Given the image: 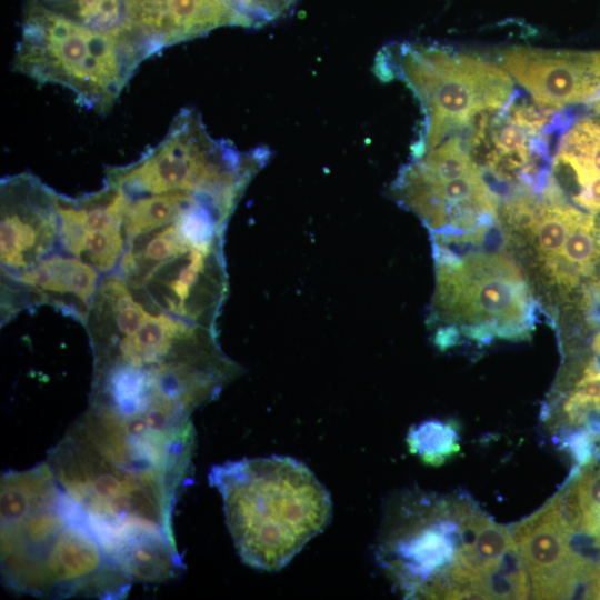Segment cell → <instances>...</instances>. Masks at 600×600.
Returning a JSON list of instances; mask_svg holds the SVG:
<instances>
[{
	"label": "cell",
	"instance_id": "obj_3",
	"mask_svg": "<svg viewBox=\"0 0 600 600\" xmlns=\"http://www.w3.org/2000/svg\"><path fill=\"white\" fill-rule=\"evenodd\" d=\"M374 554L406 598L530 596L511 531L462 494L406 490L389 499Z\"/></svg>",
	"mask_w": 600,
	"mask_h": 600
},
{
	"label": "cell",
	"instance_id": "obj_15",
	"mask_svg": "<svg viewBox=\"0 0 600 600\" xmlns=\"http://www.w3.org/2000/svg\"><path fill=\"white\" fill-rule=\"evenodd\" d=\"M73 23L99 30L128 26L127 0H27Z\"/></svg>",
	"mask_w": 600,
	"mask_h": 600
},
{
	"label": "cell",
	"instance_id": "obj_18",
	"mask_svg": "<svg viewBox=\"0 0 600 600\" xmlns=\"http://www.w3.org/2000/svg\"><path fill=\"white\" fill-rule=\"evenodd\" d=\"M590 110L593 111L594 113L600 114V102L590 107Z\"/></svg>",
	"mask_w": 600,
	"mask_h": 600
},
{
	"label": "cell",
	"instance_id": "obj_9",
	"mask_svg": "<svg viewBox=\"0 0 600 600\" xmlns=\"http://www.w3.org/2000/svg\"><path fill=\"white\" fill-rule=\"evenodd\" d=\"M390 193L432 232L434 243L481 236L497 218V194L458 134L403 166Z\"/></svg>",
	"mask_w": 600,
	"mask_h": 600
},
{
	"label": "cell",
	"instance_id": "obj_10",
	"mask_svg": "<svg viewBox=\"0 0 600 600\" xmlns=\"http://www.w3.org/2000/svg\"><path fill=\"white\" fill-rule=\"evenodd\" d=\"M0 193L1 278H11L54 250L59 240L58 192L22 172L2 179Z\"/></svg>",
	"mask_w": 600,
	"mask_h": 600
},
{
	"label": "cell",
	"instance_id": "obj_14",
	"mask_svg": "<svg viewBox=\"0 0 600 600\" xmlns=\"http://www.w3.org/2000/svg\"><path fill=\"white\" fill-rule=\"evenodd\" d=\"M600 257V221L583 212L568 234L556 263L547 271L561 287H574L589 274Z\"/></svg>",
	"mask_w": 600,
	"mask_h": 600
},
{
	"label": "cell",
	"instance_id": "obj_4",
	"mask_svg": "<svg viewBox=\"0 0 600 600\" xmlns=\"http://www.w3.org/2000/svg\"><path fill=\"white\" fill-rule=\"evenodd\" d=\"M1 577L20 594L119 600L133 580L106 551L47 461L1 476Z\"/></svg>",
	"mask_w": 600,
	"mask_h": 600
},
{
	"label": "cell",
	"instance_id": "obj_2",
	"mask_svg": "<svg viewBox=\"0 0 600 600\" xmlns=\"http://www.w3.org/2000/svg\"><path fill=\"white\" fill-rule=\"evenodd\" d=\"M84 327L94 409L190 421L242 371L221 350L216 329L149 312L113 272L101 278Z\"/></svg>",
	"mask_w": 600,
	"mask_h": 600
},
{
	"label": "cell",
	"instance_id": "obj_8",
	"mask_svg": "<svg viewBox=\"0 0 600 600\" xmlns=\"http://www.w3.org/2000/svg\"><path fill=\"white\" fill-rule=\"evenodd\" d=\"M436 288L431 319L447 324L436 334L442 344L453 328L478 340L517 339L532 324V297L514 263L501 254L459 258L436 246Z\"/></svg>",
	"mask_w": 600,
	"mask_h": 600
},
{
	"label": "cell",
	"instance_id": "obj_7",
	"mask_svg": "<svg viewBox=\"0 0 600 600\" xmlns=\"http://www.w3.org/2000/svg\"><path fill=\"white\" fill-rule=\"evenodd\" d=\"M374 72L382 80L404 82L420 103L423 123L412 157L457 134L479 114L508 108L517 97L502 67L446 47L389 44L379 52Z\"/></svg>",
	"mask_w": 600,
	"mask_h": 600
},
{
	"label": "cell",
	"instance_id": "obj_13",
	"mask_svg": "<svg viewBox=\"0 0 600 600\" xmlns=\"http://www.w3.org/2000/svg\"><path fill=\"white\" fill-rule=\"evenodd\" d=\"M542 138L516 122L506 108L493 116H481L468 149L482 152L488 168L506 178L512 172H527L532 156H540L547 148Z\"/></svg>",
	"mask_w": 600,
	"mask_h": 600
},
{
	"label": "cell",
	"instance_id": "obj_5",
	"mask_svg": "<svg viewBox=\"0 0 600 600\" xmlns=\"http://www.w3.org/2000/svg\"><path fill=\"white\" fill-rule=\"evenodd\" d=\"M209 483L222 498L238 554L254 569L276 571L287 566L332 517L329 491L291 457L216 464Z\"/></svg>",
	"mask_w": 600,
	"mask_h": 600
},
{
	"label": "cell",
	"instance_id": "obj_16",
	"mask_svg": "<svg viewBox=\"0 0 600 600\" xmlns=\"http://www.w3.org/2000/svg\"><path fill=\"white\" fill-rule=\"evenodd\" d=\"M459 437L451 424L437 420L412 428L407 437L409 449L423 462L439 466L460 449Z\"/></svg>",
	"mask_w": 600,
	"mask_h": 600
},
{
	"label": "cell",
	"instance_id": "obj_12",
	"mask_svg": "<svg viewBox=\"0 0 600 600\" xmlns=\"http://www.w3.org/2000/svg\"><path fill=\"white\" fill-rule=\"evenodd\" d=\"M128 24L158 52L221 27L251 28L227 0H127Z\"/></svg>",
	"mask_w": 600,
	"mask_h": 600
},
{
	"label": "cell",
	"instance_id": "obj_1",
	"mask_svg": "<svg viewBox=\"0 0 600 600\" xmlns=\"http://www.w3.org/2000/svg\"><path fill=\"white\" fill-rule=\"evenodd\" d=\"M194 444L193 426L88 407L48 454L63 491L133 582H166L183 569L172 516Z\"/></svg>",
	"mask_w": 600,
	"mask_h": 600
},
{
	"label": "cell",
	"instance_id": "obj_6",
	"mask_svg": "<svg viewBox=\"0 0 600 600\" xmlns=\"http://www.w3.org/2000/svg\"><path fill=\"white\" fill-rule=\"evenodd\" d=\"M157 51L129 24L99 30L24 0L13 69L39 84H59L88 110H111L142 61Z\"/></svg>",
	"mask_w": 600,
	"mask_h": 600
},
{
	"label": "cell",
	"instance_id": "obj_17",
	"mask_svg": "<svg viewBox=\"0 0 600 600\" xmlns=\"http://www.w3.org/2000/svg\"><path fill=\"white\" fill-rule=\"evenodd\" d=\"M250 23L258 28L287 14L299 0H227Z\"/></svg>",
	"mask_w": 600,
	"mask_h": 600
},
{
	"label": "cell",
	"instance_id": "obj_11",
	"mask_svg": "<svg viewBox=\"0 0 600 600\" xmlns=\"http://www.w3.org/2000/svg\"><path fill=\"white\" fill-rule=\"evenodd\" d=\"M500 66L542 107L562 111L600 102V50H548L514 46Z\"/></svg>",
	"mask_w": 600,
	"mask_h": 600
}]
</instances>
